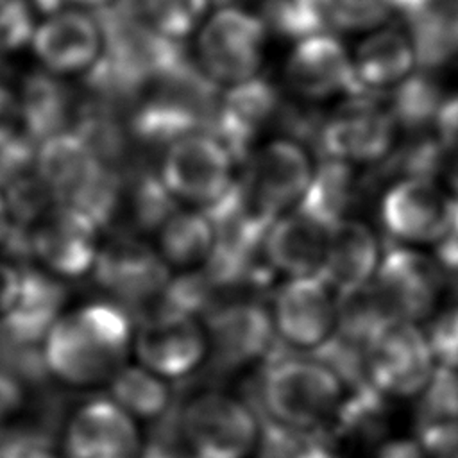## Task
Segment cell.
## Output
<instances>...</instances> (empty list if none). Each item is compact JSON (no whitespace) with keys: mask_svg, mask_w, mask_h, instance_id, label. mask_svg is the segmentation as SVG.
I'll return each mask as SVG.
<instances>
[{"mask_svg":"<svg viewBox=\"0 0 458 458\" xmlns=\"http://www.w3.org/2000/svg\"><path fill=\"white\" fill-rule=\"evenodd\" d=\"M365 367L369 385L383 397H413L426 388L437 363L417 324L390 318L365 345Z\"/></svg>","mask_w":458,"mask_h":458,"instance_id":"obj_7","label":"cell"},{"mask_svg":"<svg viewBox=\"0 0 458 458\" xmlns=\"http://www.w3.org/2000/svg\"><path fill=\"white\" fill-rule=\"evenodd\" d=\"M64 458H141L138 420L109 397L95 399L72 415L63 437Z\"/></svg>","mask_w":458,"mask_h":458,"instance_id":"obj_17","label":"cell"},{"mask_svg":"<svg viewBox=\"0 0 458 458\" xmlns=\"http://www.w3.org/2000/svg\"><path fill=\"white\" fill-rule=\"evenodd\" d=\"M132 352L140 365L166 381L184 377L209 354L206 324L195 315L159 306L138 324Z\"/></svg>","mask_w":458,"mask_h":458,"instance_id":"obj_10","label":"cell"},{"mask_svg":"<svg viewBox=\"0 0 458 458\" xmlns=\"http://www.w3.org/2000/svg\"><path fill=\"white\" fill-rule=\"evenodd\" d=\"M354 77L361 93H392L415 77L420 50L413 32L399 23H385L351 50Z\"/></svg>","mask_w":458,"mask_h":458,"instance_id":"obj_18","label":"cell"},{"mask_svg":"<svg viewBox=\"0 0 458 458\" xmlns=\"http://www.w3.org/2000/svg\"><path fill=\"white\" fill-rule=\"evenodd\" d=\"M98 225L61 206H52L34 225L23 229L29 252L48 274L68 279L93 270L100 245Z\"/></svg>","mask_w":458,"mask_h":458,"instance_id":"obj_16","label":"cell"},{"mask_svg":"<svg viewBox=\"0 0 458 458\" xmlns=\"http://www.w3.org/2000/svg\"><path fill=\"white\" fill-rule=\"evenodd\" d=\"M179 417L195 458H247L256 451L261 424L245 403L229 394L202 392Z\"/></svg>","mask_w":458,"mask_h":458,"instance_id":"obj_8","label":"cell"},{"mask_svg":"<svg viewBox=\"0 0 458 458\" xmlns=\"http://www.w3.org/2000/svg\"><path fill=\"white\" fill-rule=\"evenodd\" d=\"M66 2L77 9L97 13V11H107V9L114 7L120 0H66Z\"/></svg>","mask_w":458,"mask_h":458,"instance_id":"obj_41","label":"cell"},{"mask_svg":"<svg viewBox=\"0 0 458 458\" xmlns=\"http://www.w3.org/2000/svg\"><path fill=\"white\" fill-rule=\"evenodd\" d=\"M276 107L272 88L263 79L225 89L216 111V134L231 147L234 156L250 143L270 120Z\"/></svg>","mask_w":458,"mask_h":458,"instance_id":"obj_25","label":"cell"},{"mask_svg":"<svg viewBox=\"0 0 458 458\" xmlns=\"http://www.w3.org/2000/svg\"><path fill=\"white\" fill-rule=\"evenodd\" d=\"M340 297L320 277L286 279L276 292L270 318L276 336L299 351L324 349L338 333Z\"/></svg>","mask_w":458,"mask_h":458,"instance_id":"obj_12","label":"cell"},{"mask_svg":"<svg viewBox=\"0 0 458 458\" xmlns=\"http://www.w3.org/2000/svg\"><path fill=\"white\" fill-rule=\"evenodd\" d=\"M109 399L136 420H157L170 411L172 392L166 379L143 365H125L109 383Z\"/></svg>","mask_w":458,"mask_h":458,"instance_id":"obj_28","label":"cell"},{"mask_svg":"<svg viewBox=\"0 0 458 458\" xmlns=\"http://www.w3.org/2000/svg\"><path fill=\"white\" fill-rule=\"evenodd\" d=\"M213 7V0H134V16L154 38L175 47L193 39Z\"/></svg>","mask_w":458,"mask_h":458,"instance_id":"obj_27","label":"cell"},{"mask_svg":"<svg viewBox=\"0 0 458 458\" xmlns=\"http://www.w3.org/2000/svg\"><path fill=\"white\" fill-rule=\"evenodd\" d=\"M27 401V383L11 370L0 367V428L14 419Z\"/></svg>","mask_w":458,"mask_h":458,"instance_id":"obj_38","label":"cell"},{"mask_svg":"<svg viewBox=\"0 0 458 458\" xmlns=\"http://www.w3.org/2000/svg\"><path fill=\"white\" fill-rule=\"evenodd\" d=\"M451 21H453V29H454V36H456V41H458V9L456 13L451 16Z\"/></svg>","mask_w":458,"mask_h":458,"instance_id":"obj_43","label":"cell"},{"mask_svg":"<svg viewBox=\"0 0 458 458\" xmlns=\"http://www.w3.org/2000/svg\"><path fill=\"white\" fill-rule=\"evenodd\" d=\"M34 141L29 136L23 107L20 97L0 82V150L23 143Z\"/></svg>","mask_w":458,"mask_h":458,"instance_id":"obj_36","label":"cell"},{"mask_svg":"<svg viewBox=\"0 0 458 458\" xmlns=\"http://www.w3.org/2000/svg\"><path fill=\"white\" fill-rule=\"evenodd\" d=\"M324 429H299L268 420L261 426L258 458H335Z\"/></svg>","mask_w":458,"mask_h":458,"instance_id":"obj_29","label":"cell"},{"mask_svg":"<svg viewBox=\"0 0 458 458\" xmlns=\"http://www.w3.org/2000/svg\"><path fill=\"white\" fill-rule=\"evenodd\" d=\"M134 329L118 304L93 302L63 313L43 342L50 376L70 386L109 383L129 361Z\"/></svg>","mask_w":458,"mask_h":458,"instance_id":"obj_1","label":"cell"},{"mask_svg":"<svg viewBox=\"0 0 458 458\" xmlns=\"http://www.w3.org/2000/svg\"><path fill=\"white\" fill-rule=\"evenodd\" d=\"M420 395V428L458 419V370L437 367Z\"/></svg>","mask_w":458,"mask_h":458,"instance_id":"obj_32","label":"cell"},{"mask_svg":"<svg viewBox=\"0 0 458 458\" xmlns=\"http://www.w3.org/2000/svg\"><path fill=\"white\" fill-rule=\"evenodd\" d=\"M317 170L304 143L286 136L268 140L252 152L247 172L238 181V202L258 225L268 229L304 202Z\"/></svg>","mask_w":458,"mask_h":458,"instance_id":"obj_5","label":"cell"},{"mask_svg":"<svg viewBox=\"0 0 458 458\" xmlns=\"http://www.w3.org/2000/svg\"><path fill=\"white\" fill-rule=\"evenodd\" d=\"M419 444L426 458H458V419L422 426Z\"/></svg>","mask_w":458,"mask_h":458,"instance_id":"obj_37","label":"cell"},{"mask_svg":"<svg viewBox=\"0 0 458 458\" xmlns=\"http://www.w3.org/2000/svg\"><path fill=\"white\" fill-rule=\"evenodd\" d=\"M327 30L365 34L390 23L397 0H318Z\"/></svg>","mask_w":458,"mask_h":458,"instance_id":"obj_30","label":"cell"},{"mask_svg":"<svg viewBox=\"0 0 458 458\" xmlns=\"http://www.w3.org/2000/svg\"><path fill=\"white\" fill-rule=\"evenodd\" d=\"M13 229H14V225H13L7 204L0 193V250L5 249V245L13 234Z\"/></svg>","mask_w":458,"mask_h":458,"instance_id":"obj_40","label":"cell"},{"mask_svg":"<svg viewBox=\"0 0 458 458\" xmlns=\"http://www.w3.org/2000/svg\"><path fill=\"white\" fill-rule=\"evenodd\" d=\"M267 48L268 27L261 14L236 4L215 5L193 36L202 77L224 89L259 79Z\"/></svg>","mask_w":458,"mask_h":458,"instance_id":"obj_4","label":"cell"},{"mask_svg":"<svg viewBox=\"0 0 458 458\" xmlns=\"http://www.w3.org/2000/svg\"><path fill=\"white\" fill-rule=\"evenodd\" d=\"M268 30L274 29L293 41L327 30L318 0H267V9L261 14Z\"/></svg>","mask_w":458,"mask_h":458,"instance_id":"obj_31","label":"cell"},{"mask_svg":"<svg viewBox=\"0 0 458 458\" xmlns=\"http://www.w3.org/2000/svg\"><path fill=\"white\" fill-rule=\"evenodd\" d=\"M456 202L431 175L408 174L381 199V222L404 247L438 245L454 220Z\"/></svg>","mask_w":458,"mask_h":458,"instance_id":"obj_9","label":"cell"},{"mask_svg":"<svg viewBox=\"0 0 458 458\" xmlns=\"http://www.w3.org/2000/svg\"><path fill=\"white\" fill-rule=\"evenodd\" d=\"M383 256L376 233L363 222L342 218L331 227L320 277L338 293H352L372 284Z\"/></svg>","mask_w":458,"mask_h":458,"instance_id":"obj_22","label":"cell"},{"mask_svg":"<svg viewBox=\"0 0 458 458\" xmlns=\"http://www.w3.org/2000/svg\"><path fill=\"white\" fill-rule=\"evenodd\" d=\"M66 290L61 279L43 268L18 267L0 313V336L43 345L50 327L63 315Z\"/></svg>","mask_w":458,"mask_h":458,"instance_id":"obj_19","label":"cell"},{"mask_svg":"<svg viewBox=\"0 0 458 458\" xmlns=\"http://www.w3.org/2000/svg\"><path fill=\"white\" fill-rule=\"evenodd\" d=\"M34 29L29 0H0V54L32 41Z\"/></svg>","mask_w":458,"mask_h":458,"instance_id":"obj_33","label":"cell"},{"mask_svg":"<svg viewBox=\"0 0 458 458\" xmlns=\"http://www.w3.org/2000/svg\"><path fill=\"white\" fill-rule=\"evenodd\" d=\"M30 43L48 73H89L106 57L107 30L95 13L72 7L48 14L34 29Z\"/></svg>","mask_w":458,"mask_h":458,"instance_id":"obj_15","label":"cell"},{"mask_svg":"<svg viewBox=\"0 0 458 458\" xmlns=\"http://www.w3.org/2000/svg\"><path fill=\"white\" fill-rule=\"evenodd\" d=\"M206 331L209 351L229 367L263 358L276 336L270 311L250 302L222 308L209 317Z\"/></svg>","mask_w":458,"mask_h":458,"instance_id":"obj_23","label":"cell"},{"mask_svg":"<svg viewBox=\"0 0 458 458\" xmlns=\"http://www.w3.org/2000/svg\"><path fill=\"white\" fill-rule=\"evenodd\" d=\"M331 227L329 222L304 208L279 216L263 238L267 263L286 279L320 276Z\"/></svg>","mask_w":458,"mask_h":458,"instance_id":"obj_20","label":"cell"},{"mask_svg":"<svg viewBox=\"0 0 458 458\" xmlns=\"http://www.w3.org/2000/svg\"><path fill=\"white\" fill-rule=\"evenodd\" d=\"M426 336L437 367L458 370V306L435 317Z\"/></svg>","mask_w":458,"mask_h":458,"instance_id":"obj_35","label":"cell"},{"mask_svg":"<svg viewBox=\"0 0 458 458\" xmlns=\"http://www.w3.org/2000/svg\"><path fill=\"white\" fill-rule=\"evenodd\" d=\"M20 100L29 136L34 141L70 132L66 127L72 116V95L55 75H30L25 81Z\"/></svg>","mask_w":458,"mask_h":458,"instance_id":"obj_26","label":"cell"},{"mask_svg":"<svg viewBox=\"0 0 458 458\" xmlns=\"http://www.w3.org/2000/svg\"><path fill=\"white\" fill-rule=\"evenodd\" d=\"M370 286L390 318L417 324L433 317L444 272L431 256L403 245L383 256Z\"/></svg>","mask_w":458,"mask_h":458,"instance_id":"obj_13","label":"cell"},{"mask_svg":"<svg viewBox=\"0 0 458 458\" xmlns=\"http://www.w3.org/2000/svg\"><path fill=\"white\" fill-rule=\"evenodd\" d=\"M377 458H426L419 442H394L385 445Z\"/></svg>","mask_w":458,"mask_h":458,"instance_id":"obj_39","label":"cell"},{"mask_svg":"<svg viewBox=\"0 0 458 458\" xmlns=\"http://www.w3.org/2000/svg\"><path fill=\"white\" fill-rule=\"evenodd\" d=\"M98 283L122 302L141 304L165 293L168 267L157 250L141 243H113L100 249L93 267Z\"/></svg>","mask_w":458,"mask_h":458,"instance_id":"obj_21","label":"cell"},{"mask_svg":"<svg viewBox=\"0 0 458 458\" xmlns=\"http://www.w3.org/2000/svg\"><path fill=\"white\" fill-rule=\"evenodd\" d=\"M342 102L322 127L320 141L327 159L347 166L385 159L395 145L399 129L392 109L360 95Z\"/></svg>","mask_w":458,"mask_h":458,"instance_id":"obj_14","label":"cell"},{"mask_svg":"<svg viewBox=\"0 0 458 458\" xmlns=\"http://www.w3.org/2000/svg\"><path fill=\"white\" fill-rule=\"evenodd\" d=\"M215 247V222L204 211L181 206L157 227V254L168 268L190 272L208 265Z\"/></svg>","mask_w":458,"mask_h":458,"instance_id":"obj_24","label":"cell"},{"mask_svg":"<svg viewBox=\"0 0 458 458\" xmlns=\"http://www.w3.org/2000/svg\"><path fill=\"white\" fill-rule=\"evenodd\" d=\"M157 426L150 435V442L143 440L141 458H195L182 426L181 417H170V411L156 420Z\"/></svg>","mask_w":458,"mask_h":458,"instance_id":"obj_34","label":"cell"},{"mask_svg":"<svg viewBox=\"0 0 458 458\" xmlns=\"http://www.w3.org/2000/svg\"><path fill=\"white\" fill-rule=\"evenodd\" d=\"M451 186H453V197L458 200V165H456V168H454V172H453V175H451Z\"/></svg>","mask_w":458,"mask_h":458,"instance_id":"obj_42","label":"cell"},{"mask_svg":"<svg viewBox=\"0 0 458 458\" xmlns=\"http://www.w3.org/2000/svg\"><path fill=\"white\" fill-rule=\"evenodd\" d=\"M261 395L272 422L324 429L335 424L347 388L318 358H279L263 376Z\"/></svg>","mask_w":458,"mask_h":458,"instance_id":"obj_6","label":"cell"},{"mask_svg":"<svg viewBox=\"0 0 458 458\" xmlns=\"http://www.w3.org/2000/svg\"><path fill=\"white\" fill-rule=\"evenodd\" d=\"M36 166L57 206L98 227L113 216L118 202L116 179L84 136L70 131L41 141Z\"/></svg>","mask_w":458,"mask_h":458,"instance_id":"obj_3","label":"cell"},{"mask_svg":"<svg viewBox=\"0 0 458 458\" xmlns=\"http://www.w3.org/2000/svg\"><path fill=\"white\" fill-rule=\"evenodd\" d=\"M236 159L216 132L197 129L166 143L157 179L174 202L211 215L236 191Z\"/></svg>","mask_w":458,"mask_h":458,"instance_id":"obj_2","label":"cell"},{"mask_svg":"<svg viewBox=\"0 0 458 458\" xmlns=\"http://www.w3.org/2000/svg\"><path fill=\"white\" fill-rule=\"evenodd\" d=\"M284 82L306 102H335L361 95L351 48L333 30H320L293 41L284 61Z\"/></svg>","mask_w":458,"mask_h":458,"instance_id":"obj_11","label":"cell"}]
</instances>
